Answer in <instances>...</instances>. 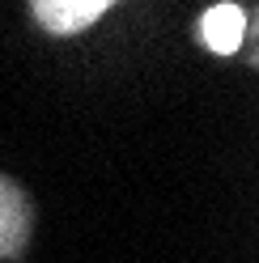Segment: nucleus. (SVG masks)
<instances>
[{"label": "nucleus", "mask_w": 259, "mask_h": 263, "mask_svg": "<svg viewBox=\"0 0 259 263\" xmlns=\"http://www.w3.org/2000/svg\"><path fill=\"white\" fill-rule=\"evenodd\" d=\"M242 30H247V17H242V9H238V5H217V9H208V13H204L200 34H204V43L213 47L217 55H234V51H238V43H242Z\"/></svg>", "instance_id": "nucleus-2"}, {"label": "nucleus", "mask_w": 259, "mask_h": 263, "mask_svg": "<svg viewBox=\"0 0 259 263\" xmlns=\"http://www.w3.org/2000/svg\"><path fill=\"white\" fill-rule=\"evenodd\" d=\"M30 5L51 34H72V30H85L89 22H98L115 0H30Z\"/></svg>", "instance_id": "nucleus-1"}]
</instances>
